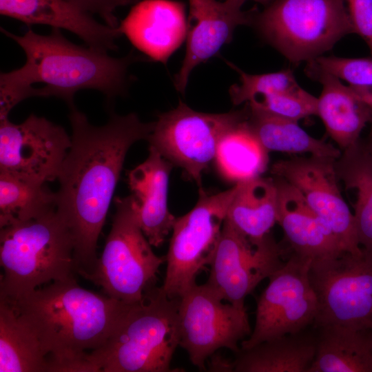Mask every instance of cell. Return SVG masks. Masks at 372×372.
<instances>
[{
	"instance_id": "cell-21",
	"label": "cell",
	"mask_w": 372,
	"mask_h": 372,
	"mask_svg": "<svg viewBox=\"0 0 372 372\" xmlns=\"http://www.w3.org/2000/svg\"><path fill=\"white\" fill-rule=\"evenodd\" d=\"M322 86L317 97L316 115L329 137L342 151L357 144L364 127L372 121V112L355 92L341 80L324 73L308 76Z\"/></svg>"
},
{
	"instance_id": "cell-18",
	"label": "cell",
	"mask_w": 372,
	"mask_h": 372,
	"mask_svg": "<svg viewBox=\"0 0 372 372\" xmlns=\"http://www.w3.org/2000/svg\"><path fill=\"white\" fill-rule=\"evenodd\" d=\"M173 164L154 147L147 158L127 174L134 210L149 243L160 247L172 231L176 217L167 204L169 174Z\"/></svg>"
},
{
	"instance_id": "cell-22",
	"label": "cell",
	"mask_w": 372,
	"mask_h": 372,
	"mask_svg": "<svg viewBox=\"0 0 372 372\" xmlns=\"http://www.w3.org/2000/svg\"><path fill=\"white\" fill-rule=\"evenodd\" d=\"M317 337L301 331L260 342L236 354V372H308Z\"/></svg>"
},
{
	"instance_id": "cell-15",
	"label": "cell",
	"mask_w": 372,
	"mask_h": 372,
	"mask_svg": "<svg viewBox=\"0 0 372 372\" xmlns=\"http://www.w3.org/2000/svg\"><path fill=\"white\" fill-rule=\"evenodd\" d=\"M72 145L65 130L31 114L19 124L0 118V172L41 183L57 179Z\"/></svg>"
},
{
	"instance_id": "cell-27",
	"label": "cell",
	"mask_w": 372,
	"mask_h": 372,
	"mask_svg": "<svg viewBox=\"0 0 372 372\" xmlns=\"http://www.w3.org/2000/svg\"><path fill=\"white\" fill-rule=\"evenodd\" d=\"M48 358L33 331L0 300V372H48Z\"/></svg>"
},
{
	"instance_id": "cell-13",
	"label": "cell",
	"mask_w": 372,
	"mask_h": 372,
	"mask_svg": "<svg viewBox=\"0 0 372 372\" xmlns=\"http://www.w3.org/2000/svg\"><path fill=\"white\" fill-rule=\"evenodd\" d=\"M283 254L270 234L252 242L225 219L205 283L223 300L245 306L246 297L284 263Z\"/></svg>"
},
{
	"instance_id": "cell-24",
	"label": "cell",
	"mask_w": 372,
	"mask_h": 372,
	"mask_svg": "<svg viewBox=\"0 0 372 372\" xmlns=\"http://www.w3.org/2000/svg\"><path fill=\"white\" fill-rule=\"evenodd\" d=\"M318 329L316 353L308 372H372V329Z\"/></svg>"
},
{
	"instance_id": "cell-9",
	"label": "cell",
	"mask_w": 372,
	"mask_h": 372,
	"mask_svg": "<svg viewBox=\"0 0 372 372\" xmlns=\"http://www.w3.org/2000/svg\"><path fill=\"white\" fill-rule=\"evenodd\" d=\"M246 116V105L211 114L195 111L180 101L174 109L158 115L146 140L200 189L203 173L215 161L220 140Z\"/></svg>"
},
{
	"instance_id": "cell-34",
	"label": "cell",
	"mask_w": 372,
	"mask_h": 372,
	"mask_svg": "<svg viewBox=\"0 0 372 372\" xmlns=\"http://www.w3.org/2000/svg\"><path fill=\"white\" fill-rule=\"evenodd\" d=\"M81 10L100 17L105 24L118 28L115 15L118 8L134 5L140 0H65Z\"/></svg>"
},
{
	"instance_id": "cell-26",
	"label": "cell",
	"mask_w": 372,
	"mask_h": 372,
	"mask_svg": "<svg viewBox=\"0 0 372 372\" xmlns=\"http://www.w3.org/2000/svg\"><path fill=\"white\" fill-rule=\"evenodd\" d=\"M335 168L339 182L354 195L353 215L359 245L372 251V155L359 141L342 151Z\"/></svg>"
},
{
	"instance_id": "cell-30",
	"label": "cell",
	"mask_w": 372,
	"mask_h": 372,
	"mask_svg": "<svg viewBox=\"0 0 372 372\" xmlns=\"http://www.w3.org/2000/svg\"><path fill=\"white\" fill-rule=\"evenodd\" d=\"M228 64L239 74L240 83L231 85L229 95L234 105L246 103L254 98L298 90L300 85L290 69L278 72L252 74L247 73L231 63Z\"/></svg>"
},
{
	"instance_id": "cell-23",
	"label": "cell",
	"mask_w": 372,
	"mask_h": 372,
	"mask_svg": "<svg viewBox=\"0 0 372 372\" xmlns=\"http://www.w3.org/2000/svg\"><path fill=\"white\" fill-rule=\"evenodd\" d=\"M225 220L252 242L269 234L277 223L278 189L273 178L262 176L237 183Z\"/></svg>"
},
{
	"instance_id": "cell-29",
	"label": "cell",
	"mask_w": 372,
	"mask_h": 372,
	"mask_svg": "<svg viewBox=\"0 0 372 372\" xmlns=\"http://www.w3.org/2000/svg\"><path fill=\"white\" fill-rule=\"evenodd\" d=\"M56 208V194L45 183L0 172V227Z\"/></svg>"
},
{
	"instance_id": "cell-25",
	"label": "cell",
	"mask_w": 372,
	"mask_h": 372,
	"mask_svg": "<svg viewBox=\"0 0 372 372\" xmlns=\"http://www.w3.org/2000/svg\"><path fill=\"white\" fill-rule=\"evenodd\" d=\"M247 109V123L251 131L269 152L305 154L337 159L341 150L324 139L309 134L298 121L275 116L250 107Z\"/></svg>"
},
{
	"instance_id": "cell-8",
	"label": "cell",
	"mask_w": 372,
	"mask_h": 372,
	"mask_svg": "<svg viewBox=\"0 0 372 372\" xmlns=\"http://www.w3.org/2000/svg\"><path fill=\"white\" fill-rule=\"evenodd\" d=\"M214 194L199 189L196 205L176 217L166 257V272L161 287L172 299H180L196 284V278L209 265L220 236L228 207L237 190Z\"/></svg>"
},
{
	"instance_id": "cell-7",
	"label": "cell",
	"mask_w": 372,
	"mask_h": 372,
	"mask_svg": "<svg viewBox=\"0 0 372 372\" xmlns=\"http://www.w3.org/2000/svg\"><path fill=\"white\" fill-rule=\"evenodd\" d=\"M116 211L94 269L82 277L104 294L128 304L141 302L156 286L165 256H158L138 223L131 196L114 199Z\"/></svg>"
},
{
	"instance_id": "cell-31",
	"label": "cell",
	"mask_w": 372,
	"mask_h": 372,
	"mask_svg": "<svg viewBox=\"0 0 372 372\" xmlns=\"http://www.w3.org/2000/svg\"><path fill=\"white\" fill-rule=\"evenodd\" d=\"M307 76L324 73L347 82L351 87H372V56L347 58L335 56H320L307 62Z\"/></svg>"
},
{
	"instance_id": "cell-16",
	"label": "cell",
	"mask_w": 372,
	"mask_h": 372,
	"mask_svg": "<svg viewBox=\"0 0 372 372\" xmlns=\"http://www.w3.org/2000/svg\"><path fill=\"white\" fill-rule=\"evenodd\" d=\"M242 0H188L189 6L185 55L174 76V86L184 93L193 70L215 56L232 40L236 28L251 24L255 8L243 10Z\"/></svg>"
},
{
	"instance_id": "cell-5",
	"label": "cell",
	"mask_w": 372,
	"mask_h": 372,
	"mask_svg": "<svg viewBox=\"0 0 372 372\" xmlns=\"http://www.w3.org/2000/svg\"><path fill=\"white\" fill-rule=\"evenodd\" d=\"M71 233L56 208L1 228L0 300L11 304L37 288L74 276Z\"/></svg>"
},
{
	"instance_id": "cell-1",
	"label": "cell",
	"mask_w": 372,
	"mask_h": 372,
	"mask_svg": "<svg viewBox=\"0 0 372 372\" xmlns=\"http://www.w3.org/2000/svg\"><path fill=\"white\" fill-rule=\"evenodd\" d=\"M70 110L72 145L57 178L56 210L71 233L75 271L82 276L98 260V239L125 156L134 143L147 139L154 122L112 112L106 124L94 126L75 106Z\"/></svg>"
},
{
	"instance_id": "cell-2",
	"label": "cell",
	"mask_w": 372,
	"mask_h": 372,
	"mask_svg": "<svg viewBox=\"0 0 372 372\" xmlns=\"http://www.w3.org/2000/svg\"><path fill=\"white\" fill-rule=\"evenodd\" d=\"M1 31L23 50L25 61L21 68L0 75V118L8 117L18 103L30 97L55 96L70 107L75 94L95 90L107 99L123 96L130 81L129 66L138 56L132 52L121 58L89 46L73 43L60 29L48 35L29 27L23 35Z\"/></svg>"
},
{
	"instance_id": "cell-33",
	"label": "cell",
	"mask_w": 372,
	"mask_h": 372,
	"mask_svg": "<svg viewBox=\"0 0 372 372\" xmlns=\"http://www.w3.org/2000/svg\"><path fill=\"white\" fill-rule=\"evenodd\" d=\"M353 27L366 43L372 56V0H344Z\"/></svg>"
},
{
	"instance_id": "cell-4",
	"label": "cell",
	"mask_w": 372,
	"mask_h": 372,
	"mask_svg": "<svg viewBox=\"0 0 372 372\" xmlns=\"http://www.w3.org/2000/svg\"><path fill=\"white\" fill-rule=\"evenodd\" d=\"M178 304L155 287L101 347L87 353V372L176 371L171 362L180 342Z\"/></svg>"
},
{
	"instance_id": "cell-17",
	"label": "cell",
	"mask_w": 372,
	"mask_h": 372,
	"mask_svg": "<svg viewBox=\"0 0 372 372\" xmlns=\"http://www.w3.org/2000/svg\"><path fill=\"white\" fill-rule=\"evenodd\" d=\"M118 29L139 51L165 64L187 37L185 6L172 0L139 1Z\"/></svg>"
},
{
	"instance_id": "cell-36",
	"label": "cell",
	"mask_w": 372,
	"mask_h": 372,
	"mask_svg": "<svg viewBox=\"0 0 372 372\" xmlns=\"http://www.w3.org/2000/svg\"><path fill=\"white\" fill-rule=\"evenodd\" d=\"M351 87L361 98V99L369 106V107L371 109L372 112V87Z\"/></svg>"
},
{
	"instance_id": "cell-14",
	"label": "cell",
	"mask_w": 372,
	"mask_h": 372,
	"mask_svg": "<svg viewBox=\"0 0 372 372\" xmlns=\"http://www.w3.org/2000/svg\"><path fill=\"white\" fill-rule=\"evenodd\" d=\"M335 161L316 156H294L274 163L271 172L298 191L345 251L360 254L354 217L340 189Z\"/></svg>"
},
{
	"instance_id": "cell-20",
	"label": "cell",
	"mask_w": 372,
	"mask_h": 372,
	"mask_svg": "<svg viewBox=\"0 0 372 372\" xmlns=\"http://www.w3.org/2000/svg\"><path fill=\"white\" fill-rule=\"evenodd\" d=\"M0 13L28 25H45L70 31L87 46L108 52L116 50L118 28L96 21L65 0H0Z\"/></svg>"
},
{
	"instance_id": "cell-32",
	"label": "cell",
	"mask_w": 372,
	"mask_h": 372,
	"mask_svg": "<svg viewBox=\"0 0 372 372\" xmlns=\"http://www.w3.org/2000/svg\"><path fill=\"white\" fill-rule=\"evenodd\" d=\"M246 103L251 107L296 121L316 115L317 97L302 87L258 96Z\"/></svg>"
},
{
	"instance_id": "cell-35",
	"label": "cell",
	"mask_w": 372,
	"mask_h": 372,
	"mask_svg": "<svg viewBox=\"0 0 372 372\" xmlns=\"http://www.w3.org/2000/svg\"><path fill=\"white\" fill-rule=\"evenodd\" d=\"M207 369L210 371H234V361H231L217 354L216 352L210 356Z\"/></svg>"
},
{
	"instance_id": "cell-10",
	"label": "cell",
	"mask_w": 372,
	"mask_h": 372,
	"mask_svg": "<svg viewBox=\"0 0 372 372\" xmlns=\"http://www.w3.org/2000/svg\"><path fill=\"white\" fill-rule=\"evenodd\" d=\"M309 277L318 300L316 327L372 329V251L313 262Z\"/></svg>"
},
{
	"instance_id": "cell-3",
	"label": "cell",
	"mask_w": 372,
	"mask_h": 372,
	"mask_svg": "<svg viewBox=\"0 0 372 372\" xmlns=\"http://www.w3.org/2000/svg\"><path fill=\"white\" fill-rule=\"evenodd\" d=\"M9 304L38 338L48 372H87V353L106 342L133 305L85 289L74 276Z\"/></svg>"
},
{
	"instance_id": "cell-28",
	"label": "cell",
	"mask_w": 372,
	"mask_h": 372,
	"mask_svg": "<svg viewBox=\"0 0 372 372\" xmlns=\"http://www.w3.org/2000/svg\"><path fill=\"white\" fill-rule=\"evenodd\" d=\"M247 116V109L246 117L220 140L215 158L220 174L235 184L261 176L269 163V152L251 131Z\"/></svg>"
},
{
	"instance_id": "cell-11",
	"label": "cell",
	"mask_w": 372,
	"mask_h": 372,
	"mask_svg": "<svg viewBox=\"0 0 372 372\" xmlns=\"http://www.w3.org/2000/svg\"><path fill=\"white\" fill-rule=\"evenodd\" d=\"M225 302L206 283H196L179 299V347L200 371L220 349L238 353L251 333L245 306Z\"/></svg>"
},
{
	"instance_id": "cell-6",
	"label": "cell",
	"mask_w": 372,
	"mask_h": 372,
	"mask_svg": "<svg viewBox=\"0 0 372 372\" xmlns=\"http://www.w3.org/2000/svg\"><path fill=\"white\" fill-rule=\"evenodd\" d=\"M251 25L289 62H308L355 34L344 0H272Z\"/></svg>"
},
{
	"instance_id": "cell-12",
	"label": "cell",
	"mask_w": 372,
	"mask_h": 372,
	"mask_svg": "<svg viewBox=\"0 0 372 372\" xmlns=\"http://www.w3.org/2000/svg\"><path fill=\"white\" fill-rule=\"evenodd\" d=\"M311 261L291 254L269 278L256 304L255 324L240 349L303 331L313 324L318 311L316 293L311 282Z\"/></svg>"
},
{
	"instance_id": "cell-37",
	"label": "cell",
	"mask_w": 372,
	"mask_h": 372,
	"mask_svg": "<svg viewBox=\"0 0 372 372\" xmlns=\"http://www.w3.org/2000/svg\"><path fill=\"white\" fill-rule=\"evenodd\" d=\"M371 130L369 134V141L365 144V145L367 149L369 150V152H370V154L372 155V122L371 123Z\"/></svg>"
},
{
	"instance_id": "cell-19",
	"label": "cell",
	"mask_w": 372,
	"mask_h": 372,
	"mask_svg": "<svg viewBox=\"0 0 372 372\" xmlns=\"http://www.w3.org/2000/svg\"><path fill=\"white\" fill-rule=\"evenodd\" d=\"M278 219L291 254L311 260H325L345 251L331 229L311 209L298 191L274 176Z\"/></svg>"
},
{
	"instance_id": "cell-38",
	"label": "cell",
	"mask_w": 372,
	"mask_h": 372,
	"mask_svg": "<svg viewBox=\"0 0 372 372\" xmlns=\"http://www.w3.org/2000/svg\"><path fill=\"white\" fill-rule=\"evenodd\" d=\"M242 1H247V0H242ZM251 1H254L256 3H260L263 6H267V4H269L272 0H251Z\"/></svg>"
}]
</instances>
